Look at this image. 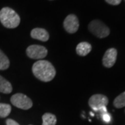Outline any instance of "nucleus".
I'll use <instances>...</instances> for the list:
<instances>
[{
    "mask_svg": "<svg viewBox=\"0 0 125 125\" xmlns=\"http://www.w3.org/2000/svg\"><path fill=\"white\" fill-rule=\"evenodd\" d=\"M32 71L37 79L44 82L52 81L56 76V70L52 64L44 60L35 62L33 65Z\"/></svg>",
    "mask_w": 125,
    "mask_h": 125,
    "instance_id": "f257e3e1",
    "label": "nucleus"
},
{
    "mask_svg": "<svg viewBox=\"0 0 125 125\" xmlns=\"http://www.w3.org/2000/svg\"><path fill=\"white\" fill-rule=\"evenodd\" d=\"M0 22L8 29H14L19 26L20 18L14 10L4 7L0 10Z\"/></svg>",
    "mask_w": 125,
    "mask_h": 125,
    "instance_id": "f03ea898",
    "label": "nucleus"
},
{
    "mask_svg": "<svg viewBox=\"0 0 125 125\" xmlns=\"http://www.w3.org/2000/svg\"><path fill=\"white\" fill-rule=\"evenodd\" d=\"M108 104V99L104 94H96L90 97L88 104L90 108L95 111H100L102 113H106V106Z\"/></svg>",
    "mask_w": 125,
    "mask_h": 125,
    "instance_id": "7ed1b4c3",
    "label": "nucleus"
},
{
    "mask_svg": "<svg viewBox=\"0 0 125 125\" xmlns=\"http://www.w3.org/2000/svg\"><path fill=\"white\" fill-rule=\"evenodd\" d=\"M89 31L99 38H106L110 34V29L102 22L98 20L92 21L88 25Z\"/></svg>",
    "mask_w": 125,
    "mask_h": 125,
    "instance_id": "20e7f679",
    "label": "nucleus"
},
{
    "mask_svg": "<svg viewBox=\"0 0 125 125\" xmlns=\"http://www.w3.org/2000/svg\"><path fill=\"white\" fill-rule=\"evenodd\" d=\"M10 102L14 106L23 110H28L33 106V102L31 99L22 93L13 94L10 98Z\"/></svg>",
    "mask_w": 125,
    "mask_h": 125,
    "instance_id": "39448f33",
    "label": "nucleus"
},
{
    "mask_svg": "<svg viewBox=\"0 0 125 125\" xmlns=\"http://www.w3.org/2000/svg\"><path fill=\"white\" fill-rule=\"evenodd\" d=\"M27 55L32 59H42L47 55V49L41 45H33L28 47Z\"/></svg>",
    "mask_w": 125,
    "mask_h": 125,
    "instance_id": "423d86ee",
    "label": "nucleus"
},
{
    "mask_svg": "<svg viewBox=\"0 0 125 125\" xmlns=\"http://www.w3.org/2000/svg\"><path fill=\"white\" fill-rule=\"evenodd\" d=\"M63 26L65 31L69 33H74L78 31L79 27V20L75 15H69L65 19Z\"/></svg>",
    "mask_w": 125,
    "mask_h": 125,
    "instance_id": "0eeeda50",
    "label": "nucleus"
},
{
    "mask_svg": "<svg viewBox=\"0 0 125 125\" xmlns=\"http://www.w3.org/2000/svg\"><path fill=\"white\" fill-rule=\"evenodd\" d=\"M117 52L115 48H110L107 49L103 56L102 63L104 66L110 68L112 67L116 62Z\"/></svg>",
    "mask_w": 125,
    "mask_h": 125,
    "instance_id": "6e6552de",
    "label": "nucleus"
},
{
    "mask_svg": "<svg viewBox=\"0 0 125 125\" xmlns=\"http://www.w3.org/2000/svg\"><path fill=\"white\" fill-rule=\"evenodd\" d=\"M31 36L32 38L39 40L42 42H46L49 40V33L44 29L35 28L31 31Z\"/></svg>",
    "mask_w": 125,
    "mask_h": 125,
    "instance_id": "1a4fd4ad",
    "label": "nucleus"
},
{
    "mask_svg": "<svg viewBox=\"0 0 125 125\" xmlns=\"http://www.w3.org/2000/svg\"><path fill=\"white\" fill-rule=\"evenodd\" d=\"M92 49L91 45L87 42H81L79 43L76 48V54L81 56H85L89 54Z\"/></svg>",
    "mask_w": 125,
    "mask_h": 125,
    "instance_id": "9d476101",
    "label": "nucleus"
},
{
    "mask_svg": "<svg viewBox=\"0 0 125 125\" xmlns=\"http://www.w3.org/2000/svg\"><path fill=\"white\" fill-rule=\"evenodd\" d=\"M12 90L13 88L11 83L3 76H0V92L2 93L9 94L12 92Z\"/></svg>",
    "mask_w": 125,
    "mask_h": 125,
    "instance_id": "9b49d317",
    "label": "nucleus"
},
{
    "mask_svg": "<svg viewBox=\"0 0 125 125\" xmlns=\"http://www.w3.org/2000/svg\"><path fill=\"white\" fill-rule=\"evenodd\" d=\"M42 125H56V117L55 115L46 113L42 115Z\"/></svg>",
    "mask_w": 125,
    "mask_h": 125,
    "instance_id": "f8f14e48",
    "label": "nucleus"
},
{
    "mask_svg": "<svg viewBox=\"0 0 125 125\" xmlns=\"http://www.w3.org/2000/svg\"><path fill=\"white\" fill-rule=\"evenodd\" d=\"M10 65V61L6 54L0 49V70L8 69Z\"/></svg>",
    "mask_w": 125,
    "mask_h": 125,
    "instance_id": "ddd939ff",
    "label": "nucleus"
},
{
    "mask_svg": "<svg viewBox=\"0 0 125 125\" xmlns=\"http://www.w3.org/2000/svg\"><path fill=\"white\" fill-rule=\"evenodd\" d=\"M11 112V106L8 104L0 103V117L4 118L9 116Z\"/></svg>",
    "mask_w": 125,
    "mask_h": 125,
    "instance_id": "4468645a",
    "label": "nucleus"
},
{
    "mask_svg": "<svg viewBox=\"0 0 125 125\" xmlns=\"http://www.w3.org/2000/svg\"><path fill=\"white\" fill-rule=\"evenodd\" d=\"M113 105L117 108H121L125 106V92L121 93L114 99Z\"/></svg>",
    "mask_w": 125,
    "mask_h": 125,
    "instance_id": "2eb2a0df",
    "label": "nucleus"
},
{
    "mask_svg": "<svg viewBox=\"0 0 125 125\" xmlns=\"http://www.w3.org/2000/svg\"><path fill=\"white\" fill-rule=\"evenodd\" d=\"M102 120L105 122L109 123L111 120V115L109 113H108L107 112L104 113H102Z\"/></svg>",
    "mask_w": 125,
    "mask_h": 125,
    "instance_id": "dca6fc26",
    "label": "nucleus"
},
{
    "mask_svg": "<svg viewBox=\"0 0 125 125\" xmlns=\"http://www.w3.org/2000/svg\"><path fill=\"white\" fill-rule=\"evenodd\" d=\"M108 4H109L113 5V6H116V5L120 4L122 1V0H105Z\"/></svg>",
    "mask_w": 125,
    "mask_h": 125,
    "instance_id": "f3484780",
    "label": "nucleus"
},
{
    "mask_svg": "<svg viewBox=\"0 0 125 125\" xmlns=\"http://www.w3.org/2000/svg\"><path fill=\"white\" fill-rule=\"evenodd\" d=\"M6 125H20L16 121L13 120L12 119H8L6 122Z\"/></svg>",
    "mask_w": 125,
    "mask_h": 125,
    "instance_id": "a211bd4d",
    "label": "nucleus"
}]
</instances>
